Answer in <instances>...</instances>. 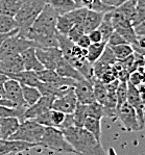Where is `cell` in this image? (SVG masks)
<instances>
[{"instance_id":"obj_9","label":"cell","mask_w":145,"mask_h":155,"mask_svg":"<svg viewBox=\"0 0 145 155\" xmlns=\"http://www.w3.org/2000/svg\"><path fill=\"white\" fill-rule=\"evenodd\" d=\"M126 102L130 104L133 108L135 109L138 117V120L142 128L145 127V121H144V105L145 100L142 98L140 95L139 90L134 84L127 82V100Z\"/></svg>"},{"instance_id":"obj_11","label":"cell","mask_w":145,"mask_h":155,"mask_svg":"<svg viewBox=\"0 0 145 155\" xmlns=\"http://www.w3.org/2000/svg\"><path fill=\"white\" fill-rule=\"evenodd\" d=\"M73 87H74V93L76 95L78 103L88 105L96 102L92 80H88L86 78L83 80H76Z\"/></svg>"},{"instance_id":"obj_47","label":"cell","mask_w":145,"mask_h":155,"mask_svg":"<svg viewBox=\"0 0 145 155\" xmlns=\"http://www.w3.org/2000/svg\"><path fill=\"white\" fill-rule=\"evenodd\" d=\"M75 44H76L77 46H79L80 48L88 49V47H89L92 43H91V41H90V39H89V35H88L87 33H85L84 35H82V37H80V39L78 40Z\"/></svg>"},{"instance_id":"obj_53","label":"cell","mask_w":145,"mask_h":155,"mask_svg":"<svg viewBox=\"0 0 145 155\" xmlns=\"http://www.w3.org/2000/svg\"><path fill=\"white\" fill-rule=\"evenodd\" d=\"M92 2H93V0H79V8H89Z\"/></svg>"},{"instance_id":"obj_32","label":"cell","mask_w":145,"mask_h":155,"mask_svg":"<svg viewBox=\"0 0 145 155\" xmlns=\"http://www.w3.org/2000/svg\"><path fill=\"white\" fill-rule=\"evenodd\" d=\"M112 51H113L114 55H115L116 59L118 61H123V59L127 58L134 53V49H133L130 44H121L116 45V46H110Z\"/></svg>"},{"instance_id":"obj_51","label":"cell","mask_w":145,"mask_h":155,"mask_svg":"<svg viewBox=\"0 0 145 155\" xmlns=\"http://www.w3.org/2000/svg\"><path fill=\"white\" fill-rule=\"evenodd\" d=\"M0 105H3V106H11V107L17 106L16 104H14L12 101H9V100L5 99V98H2V97H0Z\"/></svg>"},{"instance_id":"obj_49","label":"cell","mask_w":145,"mask_h":155,"mask_svg":"<svg viewBox=\"0 0 145 155\" xmlns=\"http://www.w3.org/2000/svg\"><path fill=\"white\" fill-rule=\"evenodd\" d=\"M18 32H19V29H16V30H14V31L8 32V33H0V46H1V44L5 41L8 38L12 37V35H16V33H18Z\"/></svg>"},{"instance_id":"obj_7","label":"cell","mask_w":145,"mask_h":155,"mask_svg":"<svg viewBox=\"0 0 145 155\" xmlns=\"http://www.w3.org/2000/svg\"><path fill=\"white\" fill-rule=\"evenodd\" d=\"M116 118L119 119L123 128L127 131H140L143 129L139 123L135 109L127 102L117 109Z\"/></svg>"},{"instance_id":"obj_56","label":"cell","mask_w":145,"mask_h":155,"mask_svg":"<svg viewBox=\"0 0 145 155\" xmlns=\"http://www.w3.org/2000/svg\"><path fill=\"white\" fill-rule=\"evenodd\" d=\"M125 1H127V0H119V3H118V6H119L120 4H122L123 2H125Z\"/></svg>"},{"instance_id":"obj_60","label":"cell","mask_w":145,"mask_h":155,"mask_svg":"<svg viewBox=\"0 0 145 155\" xmlns=\"http://www.w3.org/2000/svg\"><path fill=\"white\" fill-rule=\"evenodd\" d=\"M0 97H1V96H0Z\"/></svg>"},{"instance_id":"obj_38","label":"cell","mask_w":145,"mask_h":155,"mask_svg":"<svg viewBox=\"0 0 145 155\" xmlns=\"http://www.w3.org/2000/svg\"><path fill=\"white\" fill-rule=\"evenodd\" d=\"M116 99H117V109L121 105L126 103L127 100V81H120L116 91Z\"/></svg>"},{"instance_id":"obj_15","label":"cell","mask_w":145,"mask_h":155,"mask_svg":"<svg viewBox=\"0 0 145 155\" xmlns=\"http://www.w3.org/2000/svg\"><path fill=\"white\" fill-rule=\"evenodd\" d=\"M37 74L42 82L52 83V84L59 85V87H73L76 81L71 78L62 77L56 73V70H51V69H43V70L37 72Z\"/></svg>"},{"instance_id":"obj_12","label":"cell","mask_w":145,"mask_h":155,"mask_svg":"<svg viewBox=\"0 0 145 155\" xmlns=\"http://www.w3.org/2000/svg\"><path fill=\"white\" fill-rule=\"evenodd\" d=\"M2 98L9 100V101H12L17 106H23L27 108L24 99H23L21 83L15 79L8 78L5 81L3 87V96H2Z\"/></svg>"},{"instance_id":"obj_54","label":"cell","mask_w":145,"mask_h":155,"mask_svg":"<svg viewBox=\"0 0 145 155\" xmlns=\"http://www.w3.org/2000/svg\"><path fill=\"white\" fill-rule=\"evenodd\" d=\"M137 8H145V0H137Z\"/></svg>"},{"instance_id":"obj_42","label":"cell","mask_w":145,"mask_h":155,"mask_svg":"<svg viewBox=\"0 0 145 155\" xmlns=\"http://www.w3.org/2000/svg\"><path fill=\"white\" fill-rule=\"evenodd\" d=\"M85 35L84 26L83 25H74L68 32L67 37L71 40L73 43H76L78 40L80 39L82 35Z\"/></svg>"},{"instance_id":"obj_35","label":"cell","mask_w":145,"mask_h":155,"mask_svg":"<svg viewBox=\"0 0 145 155\" xmlns=\"http://www.w3.org/2000/svg\"><path fill=\"white\" fill-rule=\"evenodd\" d=\"M73 114V120H74V125L76 127L83 128L85 125V122L88 118L87 114V105L86 104L78 103L76 108H75Z\"/></svg>"},{"instance_id":"obj_33","label":"cell","mask_w":145,"mask_h":155,"mask_svg":"<svg viewBox=\"0 0 145 155\" xmlns=\"http://www.w3.org/2000/svg\"><path fill=\"white\" fill-rule=\"evenodd\" d=\"M18 29V23L15 17L0 15V33H8Z\"/></svg>"},{"instance_id":"obj_57","label":"cell","mask_w":145,"mask_h":155,"mask_svg":"<svg viewBox=\"0 0 145 155\" xmlns=\"http://www.w3.org/2000/svg\"><path fill=\"white\" fill-rule=\"evenodd\" d=\"M143 69H144V71H145V56H144V67H143Z\"/></svg>"},{"instance_id":"obj_26","label":"cell","mask_w":145,"mask_h":155,"mask_svg":"<svg viewBox=\"0 0 145 155\" xmlns=\"http://www.w3.org/2000/svg\"><path fill=\"white\" fill-rule=\"evenodd\" d=\"M106 46V42L100 43H92L87 49V59L90 64H93L99 59V57L103 54L104 48Z\"/></svg>"},{"instance_id":"obj_24","label":"cell","mask_w":145,"mask_h":155,"mask_svg":"<svg viewBox=\"0 0 145 155\" xmlns=\"http://www.w3.org/2000/svg\"><path fill=\"white\" fill-rule=\"evenodd\" d=\"M22 0H0V15L15 17Z\"/></svg>"},{"instance_id":"obj_23","label":"cell","mask_w":145,"mask_h":155,"mask_svg":"<svg viewBox=\"0 0 145 155\" xmlns=\"http://www.w3.org/2000/svg\"><path fill=\"white\" fill-rule=\"evenodd\" d=\"M21 87H22L23 99H24L25 104L27 107L34 105L35 102L42 97L41 93L38 90V87H29V85H25V84H21Z\"/></svg>"},{"instance_id":"obj_5","label":"cell","mask_w":145,"mask_h":155,"mask_svg":"<svg viewBox=\"0 0 145 155\" xmlns=\"http://www.w3.org/2000/svg\"><path fill=\"white\" fill-rule=\"evenodd\" d=\"M44 131L45 126L37 123L35 120H23L21 121L17 131L8 140H23L32 144H37L39 147V143L42 139Z\"/></svg>"},{"instance_id":"obj_4","label":"cell","mask_w":145,"mask_h":155,"mask_svg":"<svg viewBox=\"0 0 145 155\" xmlns=\"http://www.w3.org/2000/svg\"><path fill=\"white\" fill-rule=\"evenodd\" d=\"M39 146L56 153L75 154L74 149L66 140L63 131L56 127H45V131L39 143Z\"/></svg>"},{"instance_id":"obj_10","label":"cell","mask_w":145,"mask_h":155,"mask_svg":"<svg viewBox=\"0 0 145 155\" xmlns=\"http://www.w3.org/2000/svg\"><path fill=\"white\" fill-rule=\"evenodd\" d=\"M78 104L76 95L74 93V87H70V90L67 93L63 95V96L56 98L52 104V109L54 110H59L66 114H73Z\"/></svg>"},{"instance_id":"obj_55","label":"cell","mask_w":145,"mask_h":155,"mask_svg":"<svg viewBox=\"0 0 145 155\" xmlns=\"http://www.w3.org/2000/svg\"><path fill=\"white\" fill-rule=\"evenodd\" d=\"M135 52H136V53L141 54V55H143V56H145V47H144V48H142V49H138Z\"/></svg>"},{"instance_id":"obj_58","label":"cell","mask_w":145,"mask_h":155,"mask_svg":"<svg viewBox=\"0 0 145 155\" xmlns=\"http://www.w3.org/2000/svg\"><path fill=\"white\" fill-rule=\"evenodd\" d=\"M144 121H145V105H144Z\"/></svg>"},{"instance_id":"obj_34","label":"cell","mask_w":145,"mask_h":155,"mask_svg":"<svg viewBox=\"0 0 145 155\" xmlns=\"http://www.w3.org/2000/svg\"><path fill=\"white\" fill-rule=\"evenodd\" d=\"M84 128L86 130L89 131L91 134H93L96 140H100V139H101V123H100V120H97V119H93V118H89V117H88L87 120H86V122H85Z\"/></svg>"},{"instance_id":"obj_50","label":"cell","mask_w":145,"mask_h":155,"mask_svg":"<svg viewBox=\"0 0 145 155\" xmlns=\"http://www.w3.org/2000/svg\"><path fill=\"white\" fill-rule=\"evenodd\" d=\"M8 79V77L4 74L0 73V96H3V87H4V83L6 80Z\"/></svg>"},{"instance_id":"obj_27","label":"cell","mask_w":145,"mask_h":155,"mask_svg":"<svg viewBox=\"0 0 145 155\" xmlns=\"http://www.w3.org/2000/svg\"><path fill=\"white\" fill-rule=\"evenodd\" d=\"M112 12L110 13H106L104 14L103 16V19L101 21L100 25L97 29L101 32V35H103V42H108L109 38L111 37V35L114 32V26H113V23H112Z\"/></svg>"},{"instance_id":"obj_43","label":"cell","mask_w":145,"mask_h":155,"mask_svg":"<svg viewBox=\"0 0 145 155\" xmlns=\"http://www.w3.org/2000/svg\"><path fill=\"white\" fill-rule=\"evenodd\" d=\"M106 44L109 46H116V45H121V44H127L126 41L122 38V35L120 33H118L116 30H114V32L111 35V37L109 38Z\"/></svg>"},{"instance_id":"obj_39","label":"cell","mask_w":145,"mask_h":155,"mask_svg":"<svg viewBox=\"0 0 145 155\" xmlns=\"http://www.w3.org/2000/svg\"><path fill=\"white\" fill-rule=\"evenodd\" d=\"M66 118V114L62 113L59 110H54V109H50L49 110V120H50L51 127H56L60 129L62 124L64 123Z\"/></svg>"},{"instance_id":"obj_46","label":"cell","mask_w":145,"mask_h":155,"mask_svg":"<svg viewBox=\"0 0 145 155\" xmlns=\"http://www.w3.org/2000/svg\"><path fill=\"white\" fill-rule=\"evenodd\" d=\"M89 35V39L91 43H100V42H103V35H101V32L99 31L98 29H95V30H92L90 31L89 33H87Z\"/></svg>"},{"instance_id":"obj_31","label":"cell","mask_w":145,"mask_h":155,"mask_svg":"<svg viewBox=\"0 0 145 155\" xmlns=\"http://www.w3.org/2000/svg\"><path fill=\"white\" fill-rule=\"evenodd\" d=\"M115 9L132 22V19L137 9V0H127L122 4H120L119 6L115 8Z\"/></svg>"},{"instance_id":"obj_44","label":"cell","mask_w":145,"mask_h":155,"mask_svg":"<svg viewBox=\"0 0 145 155\" xmlns=\"http://www.w3.org/2000/svg\"><path fill=\"white\" fill-rule=\"evenodd\" d=\"M143 21H145V8H137L136 13L132 19V25L135 27Z\"/></svg>"},{"instance_id":"obj_19","label":"cell","mask_w":145,"mask_h":155,"mask_svg":"<svg viewBox=\"0 0 145 155\" xmlns=\"http://www.w3.org/2000/svg\"><path fill=\"white\" fill-rule=\"evenodd\" d=\"M56 71L59 75L62 76V77L71 78V79H74V80L85 79L84 76L78 72L72 65H70L64 57L58 63V65L56 67Z\"/></svg>"},{"instance_id":"obj_18","label":"cell","mask_w":145,"mask_h":155,"mask_svg":"<svg viewBox=\"0 0 145 155\" xmlns=\"http://www.w3.org/2000/svg\"><path fill=\"white\" fill-rule=\"evenodd\" d=\"M20 123L18 118L0 119V140H8L17 131Z\"/></svg>"},{"instance_id":"obj_14","label":"cell","mask_w":145,"mask_h":155,"mask_svg":"<svg viewBox=\"0 0 145 155\" xmlns=\"http://www.w3.org/2000/svg\"><path fill=\"white\" fill-rule=\"evenodd\" d=\"M38 147L37 144L15 140H0V155H12Z\"/></svg>"},{"instance_id":"obj_17","label":"cell","mask_w":145,"mask_h":155,"mask_svg":"<svg viewBox=\"0 0 145 155\" xmlns=\"http://www.w3.org/2000/svg\"><path fill=\"white\" fill-rule=\"evenodd\" d=\"M20 55H21V58H22L23 65H24V70L39 72V71L44 69L41 61L38 59L37 54H35V47H32V48L24 50Z\"/></svg>"},{"instance_id":"obj_52","label":"cell","mask_w":145,"mask_h":155,"mask_svg":"<svg viewBox=\"0 0 145 155\" xmlns=\"http://www.w3.org/2000/svg\"><path fill=\"white\" fill-rule=\"evenodd\" d=\"M100 1H103L106 5L114 6V8H117L118 3H119V0H100Z\"/></svg>"},{"instance_id":"obj_59","label":"cell","mask_w":145,"mask_h":155,"mask_svg":"<svg viewBox=\"0 0 145 155\" xmlns=\"http://www.w3.org/2000/svg\"><path fill=\"white\" fill-rule=\"evenodd\" d=\"M12 155H15V154H12Z\"/></svg>"},{"instance_id":"obj_1","label":"cell","mask_w":145,"mask_h":155,"mask_svg":"<svg viewBox=\"0 0 145 155\" xmlns=\"http://www.w3.org/2000/svg\"><path fill=\"white\" fill-rule=\"evenodd\" d=\"M59 15L60 14L56 9L46 3L24 37L34 41L37 44V48L59 47L56 38V20Z\"/></svg>"},{"instance_id":"obj_16","label":"cell","mask_w":145,"mask_h":155,"mask_svg":"<svg viewBox=\"0 0 145 155\" xmlns=\"http://www.w3.org/2000/svg\"><path fill=\"white\" fill-rule=\"evenodd\" d=\"M22 71H24V65L20 54L0 59V73L4 74L8 77L12 74L20 73Z\"/></svg>"},{"instance_id":"obj_41","label":"cell","mask_w":145,"mask_h":155,"mask_svg":"<svg viewBox=\"0 0 145 155\" xmlns=\"http://www.w3.org/2000/svg\"><path fill=\"white\" fill-rule=\"evenodd\" d=\"M88 9H91V11L97 12V13L106 14V13H110V12L114 11L115 8H114V6L106 5V4H104L103 1H100V0H93L92 4L90 5V8Z\"/></svg>"},{"instance_id":"obj_20","label":"cell","mask_w":145,"mask_h":155,"mask_svg":"<svg viewBox=\"0 0 145 155\" xmlns=\"http://www.w3.org/2000/svg\"><path fill=\"white\" fill-rule=\"evenodd\" d=\"M37 87H38V90L40 91L42 96L59 98V97L63 96L65 93H67L68 91L70 90V87H59V85L52 84V83L41 81Z\"/></svg>"},{"instance_id":"obj_40","label":"cell","mask_w":145,"mask_h":155,"mask_svg":"<svg viewBox=\"0 0 145 155\" xmlns=\"http://www.w3.org/2000/svg\"><path fill=\"white\" fill-rule=\"evenodd\" d=\"M98 61H100V63H103V64H106V65H109V66H113L117 63V59H116V57L114 55L111 47L109 46L108 44H106V48H104L101 56L99 57Z\"/></svg>"},{"instance_id":"obj_36","label":"cell","mask_w":145,"mask_h":155,"mask_svg":"<svg viewBox=\"0 0 145 155\" xmlns=\"http://www.w3.org/2000/svg\"><path fill=\"white\" fill-rule=\"evenodd\" d=\"M87 114L89 118L97 119V120H100L106 117V108L103 104L98 103V102H93L91 104H88L87 105Z\"/></svg>"},{"instance_id":"obj_2","label":"cell","mask_w":145,"mask_h":155,"mask_svg":"<svg viewBox=\"0 0 145 155\" xmlns=\"http://www.w3.org/2000/svg\"><path fill=\"white\" fill-rule=\"evenodd\" d=\"M76 155H108L101 142L84 127L71 126L62 130Z\"/></svg>"},{"instance_id":"obj_37","label":"cell","mask_w":145,"mask_h":155,"mask_svg":"<svg viewBox=\"0 0 145 155\" xmlns=\"http://www.w3.org/2000/svg\"><path fill=\"white\" fill-rule=\"evenodd\" d=\"M88 8H76L73 11L67 13L70 18L72 19L74 25H83L84 26V22L86 19V15H87Z\"/></svg>"},{"instance_id":"obj_13","label":"cell","mask_w":145,"mask_h":155,"mask_svg":"<svg viewBox=\"0 0 145 155\" xmlns=\"http://www.w3.org/2000/svg\"><path fill=\"white\" fill-rule=\"evenodd\" d=\"M54 99L56 98H53V97L42 96L34 105L28 106L25 109L24 114H23V120H34L37 117L41 116L46 111H49L50 109H52V104H53Z\"/></svg>"},{"instance_id":"obj_22","label":"cell","mask_w":145,"mask_h":155,"mask_svg":"<svg viewBox=\"0 0 145 155\" xmlns=\"http://www.w3.org/2000/svg\"><path fill=\"white\" fill-rule=\"evenodd\" d=\"M104 14L97 13V12L88 9L87 15H86V19L84 22V30L85 33H89L92 30H95L99 27L101 21L103 19Z\"/></svg>"},{"instance_id":"obj_3","label":"cell","mask_w":145,"mask_h":155,"mask_svg":"<svg viewBox=\"0 0 145 155\" xmlns=\"http://www.w3.org/2000/svg\"><path fill=\"white\" fill-rule=\"evenodd\" d=\"M45 5L46 0H22L20 8L15 16L20 35H25Z\"/></svg>"},{"instance_id":"obj_21","label":"cell","mask_w":145,"mask_h":155,"mask_svg":"<svg viewBox=\"0 0 145 155\" xmlns=\"http://www.w3.org/2000/svg\"><path fill=\"white\" fill-rule=\"evenodd\" d=\"M8 78L12 79H15L21 83V84H25V85H29V87H35L40 84L41 80L38 77L37 72L34 71H22L20 73H16V74H12L8 76Z\"/></svg>"},{"instance_id":"obj_8","label":"cell","mask_w":145,"mask_h":155,"mask_svg":"<svg viewBox=\"0 0 145 155\" xmlns=\"http://www.w3.org/2000/svg\"><path fill=\"white\" fill-rule=\"evenodd\" d=\"M35 54L44 69H51V70H56L58 63L63 58V54L59 47L35 48Z\"/></svg>"},{"instance_id":"obj_6","label":"cell","mask_w":145,"mask_h":155,"mask_svg":"<svg viewBox=\"0 0 145 155\" xmlns=\"http://www.w3.org/2000/svg\"><path fill=\"white\" fill-rule=\"evenodd\" d=\"M32 47L37 48V44L18 32L8 38L1 44V46H0V59L12 55H18V54L22 53L24 50L32 48Z\"/></svg>"},{"instance_id":"obj_29","label":"cell","mask_w":145,"mask_h":155,"mask_svg":"<svg viewBox=\"0 0 145 155\" xmlns=\"http://www.w3.org/2000/svg\"><path fill=\"white\" fill-rule=\"evenodd\" d=\"M73 26H74V23L67 13L63 14V15H59L58 20H56V31L58 33L67 35Z\"/></svg>"},{"instance_id":"obj_25","label":"cell","mask_w":145,"mask_h":155,"mask_svg":"<svg viewBox=\"0 0 145 155\" xmlns=\"http://www.w3.org/2000/svg\"><path fill=\"white\" fill-rule=\"evenodd\" d=\"M46 3L53 8L60 15L69 13L76 8L73 0H46Z\"/></svg>"},{"instance_id":"obj_45","label":"cell","mask_w":145,"mask_h":155,"mask_svg":"<svg viewBox=\"0 0 145 155\" xmlns=\"http://www.w3.org/2000/svg\"><path fill=\"white\" fill-rule=\"evenodd\" d=\"M117 79V77H116V74L114 73V71H113V69H110V70H108V71H106L103 75L99 77V80H100L101 82L104 83V84H108V83H111V82H113L114 80H116Z\"/></svg>"},{"instance_id":"obj_28","label":"cell","mask_w":145,"mask_h":155,"mask_svg":"<svg viewBox=\"0 0 145 155\" xmlns=\"http://www.w3.org/2000/svg\"><path fill=\"white\" fill-rule=\"evenodd\" d=\"M25 109H26V107H23V106L11 107V106L0 105V119L18 118L20 121H22Z\"/></svg>"},{"instance_id":"obj_48","label":"cell","mask_w":145,"mask_h":155,"mask_svg":"<svg viewBox=\"0 0 145 155\" xmlns=\"http://www.w3.org/2000/svg\"><path fill=\"white\" fill-rule=\"evenodd\" d=\"M135 32L136 35L139 37V35H145V21H143L142 23H140L139 25L135 26L134 27Z\"/></svg>"},{"instance_id":"obj_30","label":"cell","mask_w":145,"mask_h":155,"mask_svg":"<svg viewBox=\"0 0 145 155\" xmlns=\"http://www.w3.org/2000/svg\"><path fill=\"white\" fill-rule=\"evenodd\" d=\"M93 90H94V95L95 99L98 103L104 105L108 98V90L104 83H103L99 79L97 78H93Z\"/></svg>"}]
</instances>
